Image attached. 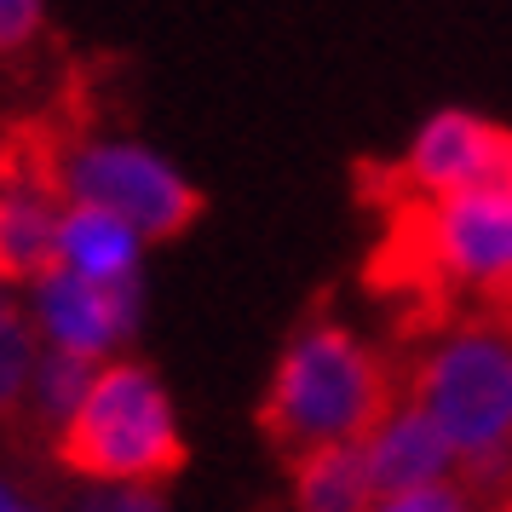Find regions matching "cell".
Segmentation results:
<instances>
[{
	"label": "cell",
	"instance_id": "cell-1",
	"mask_svg": "<svg viewBox=\"0 0 512 512\" xmlns=\"http://www.w3.org/2000/svg\"><path fill=\"white\" fill-rule=\"evenodd\" d=\"M397 374L346 323L311 317L282 346L277 374L259 397V432L288 461L323 443H363L392 415Z\"/></svg>",
	"mask_w": 512,
	"mask_h": 512
},
{
	"label": "cell",
	"instance_id": "cell-2",
	"mask_svg": "<svg viewBox=\"0 0 512 512\" xmlns=\"http://www.w3.org/2000/svg\"><path fill=\"white\" fill-rule=\"evenodd\" d=\"M58 466L75 478L116 489H162L185 472V432L173 420L162 374L150 363H104L64 426H58Z\"/></svg>",
	"mask_w": 512,
	"mask_h": 512
},
{
	"label": "cell",
	"instance_id": "cell-3",
	"mask_svg": "<svg viewBox=\"0 0 512 512\" xmlns=\"http://www.w3.org/2000/svg\"><path fill=\"white\" fill-rule=\"evenodd\" d=\"M409 403L466 461L512 455V340L461 323L409 369Z\"/></svg>",
	"mask_w": 512,
	"mask_h": 512
},
{
	"label": "cell",
	"instance_id": "cell-4",
	"mask_svg": "<svg viewBox=\"0 0 512 512\" xmlns=\"http://www.w3.org/2000/svg\"><path fill=\"white\" fill-rule=\"evenodd\" d=\"M58 196L116 213L121 225L139 231V242H173L202 219V190L133 139H64Z\"/></svg>",
	"mask_w": 512,
	"mask_h": 512
},
{
	"label": "cell",
	"instance_id": "cell-5",
	"mask_svg": "<svg viewBox=\"0 0 512 512\" xmlns=\"http://www.w3.org/2000/svg\"><path fill=\"white\" fill-rule=\"evenodd\" d=\"M369 202H426L455 190H512V127L472 116V110H438L420 127L397 167L363 173Z\"/></svg>",
	"mask_w": 512,
	"mask_h": 512
},
{
	"label": "cell",
	"instance_id": "cell-6",
	"mask_svg": "<svg viewBox=\"0 0 512 512\" xmlns=\"http://www.w3.org/2000/svg\"><path fill=\"white\" fill-rule=\"evenodd\" d=\"M139 305H144L139 271L116 277V282H93V277H75L64 265H52L47 277H35V317L47 328V340L58 351L93 357V363L110 357L121 340H133Z\"/></svg>",
	"mask_w": 512,
	"mask_h": 512
},
{
	"label": "cell",
	"instance_id": "cell-7",
	"mask_svg": "<svg viewBox=\"0 0 512 512\" xmlns=\"http://www.w3.org/2000/svg\"><path fill=\"white\" fill-rule=\"evenodd\" d=\"M363 461H369L374 495H403V489L443 484V472L455 466V449H449V438L409 403V409H392V415L363 438Z\"/></svg>",
	"mask_w": 512,
	"mask_h": 512
},
{
	"label": "cell",
	"instance_id": "cell-8",
	"mask_svg": "<svg viewBox=\"0 0 512 512\" xmlns=\"http://www.w3.org/2000/svg\"><path fill=\"white\" fill-rule=\"evenodd\" d=\"M64 202L41 185H0V282H35L58 265Z\"/></svg>",
	"mask_w": 512,
	"mask_h": 512
},
{
	"label": "cell",
	"instance_id": "cell-9",
	"mask_svg": "<svg viewBox=\"0 0 512 512\" xmlns=\"http://www.w3.org/2000/svg\"><path fill=\"white\" fill-rule=\"evenodd\" d=\"M139 231L121 225L116 213L104 208H81V202H64L58 213V265L75 271V277L93 282H116L139 271Z\"/></svg>",
	"mask_w": 512,
	"mask_h": 512
},
{
	"label": "cell",
	"instance_id": "cell-10",
	"mask_svg": "<svg viewBox=\"0 0 512 512\" xmlns=\"http://www.w3.org/2000/svg\"><path fill=\"white\" fill-rule=\"evenodd\" d=\"M294 472V512H369L374 484L363 443H323L288 461Z\"/></svg>",
	"mask_w": 512,
	"mask_h": 512
},
{
	"label": "cell",
	"instance_id": "cell-11",
	"mask_svg": "<svg viewBox=\"0 0 512 512\" xmlns=\"http://www.w3.org/2000/svg\"><path fill=\"white\" fill-rule=\"evenodd\" d=\"M93 374H98L93 357H75V351H58V346H52L47 357H35V374H29L35 415L58 432V426L81 409V397H87V386H93Z\"/></svg>",
	"mask_w": 512,
	"mask_h": 512
},
{
	"label": "cell",
	"instance_id": "cell-12",
	"mask_svg": "<svg viewBox=\"0 0 512 512\" xmlns=\"http://www.w3.org/2000/svg\"><path fill=\"white\" fill-rule=\"evenodd\" d=\"M35 334H29V317L18 294L0 282V415H12L29 397V374H35Z\"/></svg>",
	"mask_w": 512,
	"mask_h": 512
},
{
	"label": "cell",
	"instance_id": "cell-13",
	"mask_svg": "<svg viewBox=\"0 0 512 512\" xmlns=\"http://www.w3.org/2000/svg\"><path fill=\"white\" fill-rule=\"evenodd\" d=\"M47 24V6L41 0H0V58L24 52Z\"/></svg>",
	"mask_w": 512,
	"mask_h": 512
},
{
	"label": "cell",
	"instance_id": "cell-14",
	"mask_svg": "<svg viewBox=\"0 0 512 512\" xmlns=\"http://www.w3.org/2000/svg\"><path fill=\"white\" fill-rule=\"evenodd\" d=\"M380 512H466V489H455V484L403 489V495H386Z\"/></svg>",
	"mask_w": 512,
	"mask_h": 512
},
{
	"label": "cell",
	"instance_id": "cell-15",
	"mask_svg": "<svg viewBox=\"0 0 512 512\" xmlns=\"http://www.w3.org/2000/svg\"><path fill=\"white\" fill-rule=\"evenodd\" d=\"M75 512H167V501L156 489H110V495H93Z\"/></svg>",
	"mask_w": 512,
	"mask_h": 512
},
{
	"label": "cell",
	"instance_id": "cell-16",
	"mask_svg": "<svg viewBox=\"0 0 512 512\" xmlns=\"http://www.w3.org/2000/svg\"><path fill=\"white\" fill-rule=\"evenodd\" d=\"M0 512H24V501H18V489L0 484Z\"/></svg>",
	"mask_w": 512,
	"mask_h": 512
}]
</instances>
